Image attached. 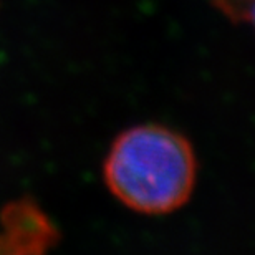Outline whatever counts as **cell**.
Listing matches in <instances>:
<instances>
[{
	"instance_id": "1",
	"label": "cell",
	"mask_w": 255,
	"mask_h": 255,
	"mask_svg": "<svg viewBox=\"0 0 255 255\" xmlns=\"http://www.w3.org/2000/svg\"><path fill=\"white\" fill-rule=\"evenodd\" d=\"M103 176L110 192L128 209L164 216L189 201L197 179L191 141L169 126L128 128L106 154Z\"/></svg>"
},
{
	"instance_id": "2",
	"label": "cell",
	"mask_w": 255,
	"mask_h": 255,
	"mask_svg": "<svg viewBox=\"0 0 255 255\" xmlns=\"http://www.w3.org/2000/svg\"><path fill=\"white\" fill-rule=\"evenodd\" d=\"M0 252H42L57 241V232L43 212L30 202L7 207L2 217Z\"/></svg>"
},
{
	"instance_id": "3",
	"label": "cell",
	"mask_w": 255,
	"mask_h": 255,
	"mask_svg": "<svg viewBox=\"0 0 255 255\" xmlns=\"http://www.w3.org/2000/svg\"><path fill=\"white\" fill-rule=\"evenodd\" d=\"M211 2L231 22L244 23L247 22L255 0H211Z\"/></svg>"
},
{
	"instance_id": "4",
	"label": "cell",
	"mask_w": 255,
	"mask_h": 255,
	"mask_svg": "<svg viewBox=\"0 0 255 255\" xmlns=\"http://www.w3.org/2000/svg\"><path fill=\"white\" fill-rule=\"evenodd\" d=\"M247 22H249V23H252V25H254V28H255V3H254V7H252V10H251V13H249Z\"/></svg>"
}]
</instances>
